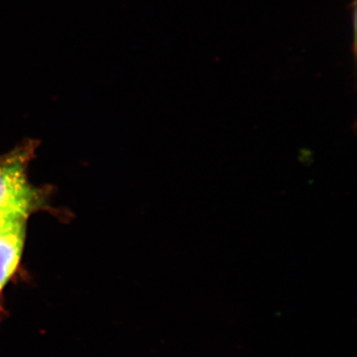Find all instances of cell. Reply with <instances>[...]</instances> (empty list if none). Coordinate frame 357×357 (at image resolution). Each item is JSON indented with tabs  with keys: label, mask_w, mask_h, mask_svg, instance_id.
<instances>
[{
	"label": "cell",
	"mask_w": 357,
	"mask_h": 357,
	"mask_svg": "<svg viewBox=\"0 0 357 357\" xmlns=\"http://www.w3.org/2000/svg\"><path fill=\"white\" fill-rule=\"evenodd\" d=\"M36 199L22 162L11 159L0 163V213L26 218Z\"/></svg>",
	"instance_id": "6da1fadb"
},
{
	"label": "cell",
	"mask_w": 357,
	"mask_h": 357,
	"mask_svg": "<svg viewBox=\"0 0 357 357\" xmlns=\"http://www.w3.org/2000/svg\"><path fill=\"white\" fill-rule=\"evenodd\" d=\"M25 218L20 215H8V213H0V234L10 229L18 222H25Z\"/></svg>",
	"instance_id": "3957f363"
},
{
	"label": "cell",
	"mask_w": 357,
	"mask_h": 357,
	"mask_svg": "<svg viewBox=\"0 0 357 357\" xmlns=\"http://www.w3.org/2000/svg\"><path fill=\"white\" fill-rule=\"evenodd\" d=\"M24 222H18L0 234V291L13 276L20 263L24 243Z\"/></svg>",
	"instance_id": "7a4b0ae2"
}]
</instances>
